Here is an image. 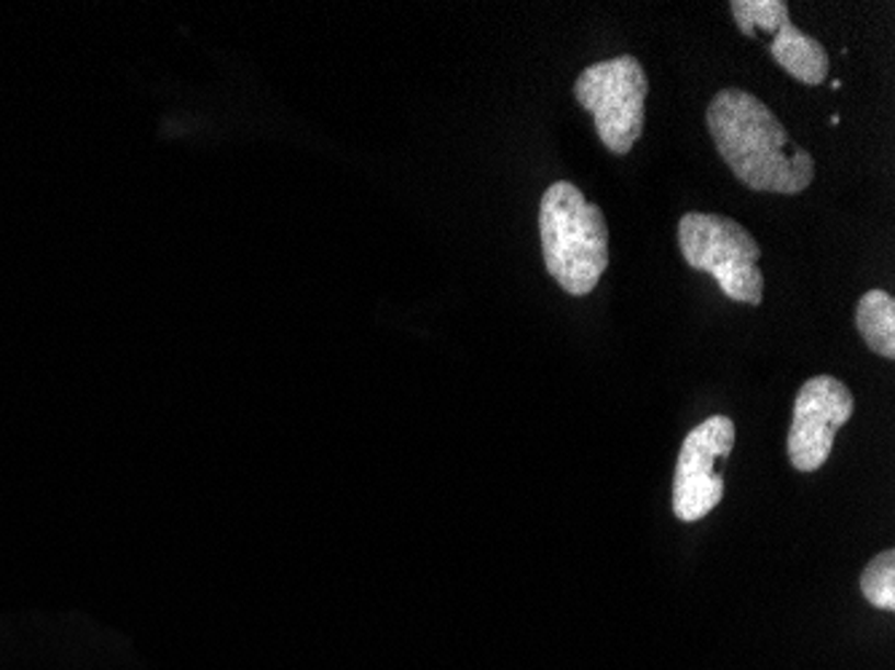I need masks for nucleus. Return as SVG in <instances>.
<instances>
[{
  "instance_id": "nucleus-1",
  "label": "nucleus",
  "mask_w": 895,
  "mask_h": 670,
  "mask_svg": "<svg viewBox=\"0 0 895 670\" xmlns=\"http://www.w3.org/2000/svg\"><path fill=\"white\" fill-rule=\"evenodd\" d=\"M705 122L719 155L750 190L802 194L813 183L815 159L756 94L722 89L708 105Z\"/></svg>"
},
{
  "instance_id": "nucleus-2",
  "label": "nucleus",
  "mask_w": 895,
  "mask_h": 670,
  "mask_svg": "<svg viewBox=\"0 0 895 670\" xmlns=\"http://www.w3.org/2000/svg\"><path fill=\"white\" fill-rule=\"evenodd\" d=\"M539 236L550 277L569 296L596 290L609 266V229L600 207L572 183H552L539 205Z\"/></svg>"
},
{
  "instance_id": "nucleus-3",
  "label": "nucleus",
  "mask_w": 895,
  "mask_h": 670,
  "mask_svg": "<svg viewBox=\"0 0 895 670\" xmlns=\"http://www.w3.org/2000/svg\"><path fill=\"white\" fill-rule=\"evenodd\" d=\"M678 247L687 266L711 274L726 298L748 307H759L765 301V277L759 268L761 247L732 218L687 212L678 223Z\"/></svg>"
},
{
  "instance_id": "nucleus-4",
  "label": "nucleus",
  "mask_w": 895,
  "mask_h": 670,
  "mask_svg": "<svg viewBox=\"0 0 895 670\" xmlns=\"http://www.w3.org/2000/svg\"><path fill=\"white\" fill-rule=\"evenodd\" d=\"M649 81L635 57L604 59L582 70L574 83V97L593 113L596 131L611 153L624 155L644 131Z\"/></svg>"
},
{
  "instance_id": "nucleus-5",
  "label": "nucleus",
  "mask_w": 895,
  "mask_h": 670,
  "mask_svg": "<svg viewBox=\"0 0 895 670\" xmlns=\"http://www.w3.org/2000/svg\"><path fill=\"white\" fill-rule=\"evenodd\" d=\"M735 448L730 416H711L695 427L678 453L673 477V512L681 523H697L716 510L724 496V464Z\"/></svg>"
},
{
  "instance_id": "nucleus-6",
  "label": "nucleus",
  "mask_w": 895,
  "mask_h": 670,
  "mask_svg": "<svg viewBox=\"0 0 895 670\" xmlns=\"http://www.w3.org/2000/svg\"><path fill=\"white\" fill-rule=\"evenodd\" d=\"M856 413L850 389L834 376H815L799 389L789 432V462L799 472L826 464L834 438Z\"/></svg>"
},
{
  "instance_id": "nucleus-7",
  "label": "nucleus",
  "mask_w": 895,
  "mask_h": 670,
  "mask_svg": "<svg viewBox=\"0 0 895 670\" xmlns=\"http://www.w3.org/2000/svg\"><path fill=\"white\" fill-rule=\"evenodd\" d=\"M770 54L785 73L796 78V81L807 83V86H818V83L826 81L828 51L823 49L813 35L802 33L791 20H785L783 25L774 30Z\"/></svg>"
},
{
  "instance_id": "nucleus-8",
  "label": "nucleus",
  "mask_w": 895,
  "mask_h": 670,
  "mask_svg": "<svg viewBox=\"0 0 895 670\" xmlns=\"http://www.w3.org/2000/svg\"><path fill=\"white\" fill-rule=\"evenodd\" d=\"M856 325L874 355L895 357V301L891 292L869 290L856 307Z\"/></svg>"
},
{
  "instance_id": "nucleus-9",
  "label": "nucleus",
  "mask_w": 895,
  "mask_h": 670,
  "mask_svg": "<svg viewBox=\"0 0 895 670\" xmlns=\"http://www.w3.org/2000/svg\"><path fill=\"white\" fill-rule=\"evenodd\" d=\"M730 9L741 33L748 38H756L759 33H767L772 38L774 30L791 20L789 3L783 0H732Z\"/></svg>"
},
{
  "instance_id": "nucleus-10",
  "label": "nucleus",
  "mask_w": 895,
  "mask_h": 670,
  "mask_svg": "<svg viewBox=\"0 0 895 670\" xmlns=\"http://www.w3.org/2000/svg\"><path fill=\"white\" fill-rule=\"evenodd\" d=\"M861 593L871 607L895 612V553L885 550L867 566L861 577Z\"/></svg>"
}]
</instances>
